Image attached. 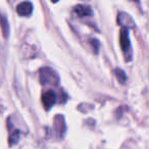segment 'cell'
I'll return each mask as SVG.
<instances>
[{
  "label": "cell",
  "mask_w": 149,
  "mask_h": 149,
  "mask_svg": "<svg viewBox=\"0 0 149 149\" xmlns=\"http://www.w3.org/2000/svg\"><path fill=\"white\" fill-rule=\"evenodd\" d=\"M19 140V131L15 129V130H11V128H9V145L13 146V145L17 144Z\"/></svg>",
  "instance_id": "cell-8"
},
{
  "label": "cell",
  "mask_w": 149,
  "mask_h": 149,
  "mask_svg": "<svg viewBox=\"0 0 149 149\" xmlns=\"http://www.w3.org/2000/svg\"><path fill=\"white\" fill-rule=\"evenodd\" d=\"M0 25H1V28H2V33L4 35V37H8V33H9V26H8V22H7V19L4 17L3 15L0 13Z\"/></svg>",
  "instance_id": "cell-9"
},
{
  "label": "cell",
  "mask_w": 149,
  "mask_h": 149,
  "mask_svg": "<svg viewBox=\"0 0 149 149\" xmlns=\"http://www.w3.org/2000/svg\"><path fill=\"white\" fill-rule=\"evenodd\" d=\"M132 1H134V2H139L140 0H132Z\"/></svg>",
  "instance_id": "cell-13"
},
{
  "label": "cell",
  "mask_w": 149,
  "mask_h": 149,
  "mask_svg": "<svg viewBox=\"0 0 149 149\" xmlns=\"http://www.w3.org/2000/svg\"><path fill=\"white\" fill-rule=\"evenodd\" d=\"M54 129L56 133L61 136L65 131V124H64V118L62 116H56L54 118Z\"/></svg>",
  "instance_id": "cell-7"
},
{
  "label": "cell",
  "mask_w": 149,
  "mask_h": 149,
  "mask_svg": "<svg viewBox=\"0 0 149 149\" xmlns=\"http://www.w3.org/2000/svg\"><path fill=\"white\" fill-rule=\"evenodd\" d=\"M90 43L91 46L93 47L94 53H98V50H99V41L97 39H90Z\"/></svg>",
  "instance_id": "cell-11"
},
{
  "label": "cell",
  "mask_w": 149,
  "mask_h": 149,
  "mask_svg": "<svg viewBox=\"0 0 149 149\" xmlns=\"http://www.w3.org/2000/svg\"><path fill=\"white\" fill-rule=\"evenodd\" d=\"M74 13L79 17H87L93 15V10H92L91 7L88 6V5H83V4L76 5L74 8Z\"/></svg>",
  "instance_id": "cell-6"
},
{
  "label": "cell",
  "mask_w": 149,
  "mask_h": 149,
  "mask_svg": "<svg viewBox=\"0 0 149 149\" xmlns=\"http://www.w3.org/2000/svg\"><path fill=\"white\" fill-rule=\"evenodd\" d=\"M120 44L123 52H124L125 58L127 61L132 59V48H131V41L129 37V29L122 28L120 32Z\"/></svg>",
  "instance_id": "cell-1"
},
{
  "label": "cell",
  "mask_w": 149,
  "mask_h": 149,
  "mask_svg": "<svg viewBox=\"0 0 149 149\" xmlns=\"http://www.w3.org/2000/svg\"><path fill=\"white\" fill-rule=\"evenodd\" d=\"M118 23L120 26H122V28H127V29H132L135 28V23L133 21V19L125 13H120L118 15Z\"/></svg>",
  "instance_id": "cell-4"
},
{
  "label": "cell",
  "mask_w": 149,
  "mask_h": 149,
  "mask_svg": "<svg viewBox=\"0 0 149 149\" xmlns=\"http://www.w3.org/2000/svg\"><path fill=\"white\" fill-rule=\"evenodd\" d=\"M17 13L21 17H30L33 13V4L30 1H24L17 6Z\"/></svg>",
  "instance_id": "cell-5"
},
{
  "label": "cell",
  "mask_w": 149,
  "mask_h": 149,
  "mask_svg": "<svg viewBox=\"0 0 149 149\" xmlns=\"http://www.w3.org/2000/svg\"><path fill=\"white\" fill-rule=\"evenodd\" d=\"M57 100V95L53 90H48L42 95V103L46 109H50Z\"/></svg>",
  "instance_id": "cell-3"
},
{
  "label": "cell",
  "mask_w": 149,
  "mask_h": 149,
  "mask_svg": "<svg viewBox=\"0 0 149 149\" xmlns=\"http://www.w3.org/2000/svg\"><path fill=\"white\" fill-rule=\"evenodd\" d=\"M51 1H52V2H53V3H56V2H58L59 0H51Z\"/></svg>",
  "instance_id": "cell-12"
},
{
  "label": "cell",
  "mask_w": 149,
  "mask_h": 149,
  "mask_svg": "<svg viewBox=\"0 0 149 149\" xmlns=\"http://www.w3.org/2000/svg\"><path fill=\"white\" fill-rule=\"evenodd\" d=\"M40 82L42 85H57L59 79L58 76L52 68H42L40 70Z\"/></svg>",
  "instance_id": "cell-2"
},
{
  "label": "cell",
  "mask_w": 149,
  "mask_h": 149,
  "mask_svg": "<svg viewBox=\"0 0 149 149\" xmlns=\"http://www.w3.org/2000/svg\"><path fill=\"white\" fill-rule=\"evenodd\" d=\"M114 74H116V79H118V81L120 82V84H125L127 81V74L126 72H124L123 70H120V68H116V70H114Z\"/></svg>",
  "instance_id": "cell-10"
}]
</instances>
